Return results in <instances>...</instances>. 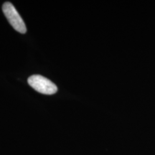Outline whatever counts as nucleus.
Segmentation results:
<instances>
[{
  "instance_id": "1",
  "label": "nucleus",
  "mask_w": 155,
  "mask_h": 155,
  "mask_svg": "<svg viewBox=\"0 0 155 155\" xmlns=\"http://www.w3.org/2000/svg\"><path fill=\"white\" fill-rule=\"evenodd\" d=\"M2 11L5 17L8 19V22L15 30L22 34H25L27 32L25 23L12 4L9 2L4 3Z\"/></svg>"
},
{
  "instance_id": "2",
  "label": "nucleus",
  "mask_w": 155,
  "mask_h": 155,
  "mask_svg": "<svg viewBox=\"0 0 155 155\" xmlns=\"http://www.w3.org/2000/svg\"><path fill=\"white\" fill-rule=\"evenodd\" d=\"M29 85L37 91L46 95L55 94L58 87L47 78L40 75H33L28 78Z\"/></svg>"
}]
</instances>
